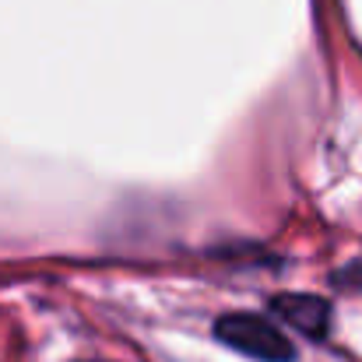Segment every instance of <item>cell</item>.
<instances>
[{"instance_id":"cell-1","label":"cell","mask_w":362,"mask_h":362,"mask_svg":"<svg viewBox=\"0 0 362 362\" xmlns=\"http://www.w3.org/2000/svg\"><path fill=\"white\" fill-rule=\"evenodd\" d=\"M215 334L229 349L260 362H292V356H296L292 341L267 317H257V313H226L215 324Z\"/></svg>"},{"instance_id":"cell-2","label":"cell","mask_w":362,"mask_h":362,"mask_svg":"<svg viewBox=\"0 0 362 362\" xmlns=\"http://www.w3.org/2000/svg\"><path fill=\"white\" fill-rule=\"evenodd\" d=\"M271 310L296 331L310 334V338H324L331 327V306L320 296H278L271 303Z\"/></svg>"},{"instance_id":"cell-3","label":"cell","mask_w":362,"mask_h":362,"mask_svg":"<svg viewBox=\"0 0 362 362\" xmlns=\"http://www.w3.org/2000/svg\"><path fill=\"white\" fill-rule=\"evenodd\" d=\"M338 285H345V288H352V292H362V253L345 271H338Z\"/></svg>"}]
</instances>
